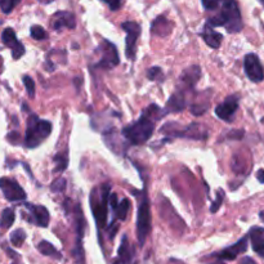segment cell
<instances>
[{"mask_svg":"<svg viewBox=\"0 0 264 264\" xmlns=\"http://www.w3.org/2000/svg\"><path fill=\"white\" fill-rule=\"evenodd\" d=\"M223 198H225V195H223V191L219 190V191H218L217 198H215V201H214V202H213V205H211V208H210L211 213H217L218 209H219L220 205H222Z\"/></svg>","mask_w":264,"mask_h":264,"instance_id":"obj_33","label":"cell"},{"mask_svg":"<svg viewBox=\"0 0 264 264\" xmlns=\"http://www.w3.org/2000/svg\"><path fill=\"white\" fill-rule=\"evenodd\" d=\"M24 85H25V88H26V92H27V94L30 95V97H34L35 95V83H34V80L31 79V77L30 76H24Z\"/></svg>","mask_w":264,"mask_h":264,"instance_id":"obj_30","label":"cell"},{"mask_svg":"<svg viewBox=\"0 0 264 264\" xmlns=\"http://www.w3.org/2000/svg\"><path fill=\"white\" fill-rule=\"evenodd\" d=\"M102 2L107 4L111 11H117L121 7V0H102Z\"/></svg>","mask_w":264,"mask_h":264,"instance_id":"obj_34","label":"cell"},{"mask_svg":"<svg viewBox=\"0 0 264 264\" xmlns=\"http://www.w3.org/2000/svg\"><path fill=\"white\" fill-rule=\"evenodd\" d=\"M76 26V19H75V16L70 12H58L54 16V22H53V27L54 30H61L64 27H67V29H75Z\"/></svg>","mask_w":264,"mask_h":264,"instance_id":"obj_19","label":"cell"},{"mask_svg":"<svg viewBox=\"0 0 264 264\" xmlns=\"http://www.w3.org/2000/svg\"><path fill=\"white\" fill-rule=\"evenodd\" d=\"M54 163H56V173H62L64 170H66L67 165H69V155L65 151L64 153H57L56 157H54Z\"/></svg>","mask_w":264,"mask_h":264,"instance_id":"obj_25","label":"cell"},{"mask_svg":"<svg viewBox=\"0 0 264 264\" xmlns=\"http://www.w3.org/2000/svg\"><path fill=\"white\" fill-rule=\"evenodd\" d=\"M50 190L56 193H62L65 190H66V179L65 178H58L50 186Z\"/></svg>","mask_w":264,"mask_h":264,"instance_id":"obj_29","label":"cell"},{"mask_svg":"<svg viewBox=\"0 0 264 264\" xmlns=\"http://www.w3.org/2000/svg\"><path fill=\"white\" fill-rule=\"evenodd\" d=\"M238 95H230L215 107V115L219 117L220 120H225L227 123H232L233 117H235L236 112L238 110Z\"/></svg>","mask_w":264,"mask_h":264,"instance_id":"obj_10","label":"cell"},{"mask_svg":"<svg viewBox=\"0 0 264 264\" xmlns=\"http://www.w3.org/2000/svg\"><path fill=\"white\" fill-rule=\"evenodd\" d=\"M132 248H130L129 242H128V237L124 236L121 241V245L119 248V263L120 264H130L132 261Z\"/></svg>","mask_w":264,"mask_h":264,"instance_id":"obj_21","label":"cell"},{"mask_svg":"<svg viewBox=\"0 0 264 264\" xmlns=\"http://www.w3.org/2000/svg\"><path fill=\"white\" fill-rule=\"evenodd\" d=\"M186 93L183 90L178 89V92H175L172 97L169 98L167 103V109H165V115L170 114V112H180L186 109Z\"/></svg>","mask_w":264,"mask_h":264,"instance_id":"obj_17","label":"cell"},{"mask_svg":"<svg viewBox=\"0 0 264 264\" xmlns=\"http://www.w3.org/2000/svg\"><path fill=\"white\" fill-rule=\"evenodd\" d=\"M21 0H0V8L2 12L6 14H9L17 6Z\"/></svg>","mask_w":264,"mask_h":264,"instance_id":"obj_27","label":"cell"},{"mask_svg":"<svg viewBox=\"0 0 264 264\" xmlns=\"http://www.w3.org/2000/svg\"><path fill=\"white\" fill-rule=\"evenodd\" d=\"M202 37H204V42L209 45L210 48L213 49H218L222 44V40H223V35L219 34L214 30V27H211L210 25L205 24L204 26V31H202Z\"/></svg>","mask_w":264,"mask_h":264,"instance_id":"obj_18","label":"cell"},{"mask_svg":"<svg viewBox=\"0 0 264 264\" xmlns=\"http://www.w3.org/2000/svg\"><path fill=\"white\" fill-rule=\"evenodd\" d=\"M240 264H256V263L253 258H250V256H243V258L240 260Z\"/></svg>","mask_w":264,"mask_h":264,"instance_id":"obj_35","label":"cell"},{"mask_svg":"<svg viewBox=\"0 0 264 264\" xmlns=\"http://www.w3.org/2000/svg\"><path fill=\"white\" fill-rule=\"evenodd\" d=\"M211 264H226V263H225V261H223V260H220V259H219V260L214 261V263H211Z\"/></svg>","mask_w":264,"mask_h":264,"instance_id":"obj_37","label":"cell"},{"mask_svg":"<svg viewBox=\"0 0 264 264\" xmlns=\"http://www.w3.org/2000/svg\"><path fill=\"white\" fill-rule=\"evenodd\" d=\"M26 209L30 211V222H34L39 227H48L50 220L49 211L43 205H34V204H26Z\"/></svg>","mask_w":264,"mask_h":264,"instance_id":"obj_14","label":"cell"},{"mask_svg":"<svg viewBox=\"0 0 264 264\" xmlns=\"http://www.w3.org/2000/svg\"><path fill=\"white\" fill-rule=\"evenodd\" d=\"M52 133V123L48 120H40L36 115H31L27 120L25 146L27 148H36L42 145Z\"/></svg>","mask_w":264,"mask_h":264,"instance_id":"obj_3","label":"cell"},{"mask_svg":"<svg viewBox=\"0 0 264 264\" xmlns=\"http://www.w3.org/2000/svg\"><path fill=\"white\" fill-rule=\"evenodd\" d=\"M248 245H249V237L245 236V237L240 238L236 243L233 245L228 246V248L223 249L222 251H219L218 254H215L218 259L220 260H235L240 254L245 253L248 250Z\"/></svg>","mask_w":264,"mask_h":264,"instance_id":"obj_12","label":"cell"},{"mask_svg":"<svg viewBox=\"0 0 264 264\" xmlns=\"http://www.w3.org/2000/svg\"><path fill=\"white\" fill-rule=\"evenodd\" d=\"M201 77V70L198 66H191L187 70H185V72L180 76V85L182 88H179V90L183 92H188V90H192L196 87L197 82Z\"/></svg>","mask_w":264,"mask_h":264,"instance_id":"obj_15","label":"cell"},{"mask_svg":"<svg viewBox=\"0 0 264 264\" xmlns=\"http://www.w3.org/2000/svg\"><path fill=\"white\" fill-rule=\"evenodd\" d=\"M2 40H3L4 44L7 47H9L12 49V56H13L14 59H19L25 54V47L21 42H18L16 36V32L13 31V29L8 27L3 31L2 34Z\"/></svg>","mask_w":264,"mask_h":264,"instance_id":"obj_13","label":"cell"},{"mask_svg":"<svg viewBox=\"0 0 264 264\" xmlns=\"http://www.w3.org/2000/svg\"><path fill=\"white\" fill-rule=\"evenodd\" d=\"M0 190L3 192L4 197L11 202H19L26 200V192L24 188L18 185L14 179L11 178H0Z\"/></svg>","mask_w":264,"mask_h":264,"instance_id":"obj_7","label":"cell"},{"mask_svg":"<svg viewBox=\"0 0 264 264\" xmlns=\"http://www.w3.org/2000/svg\"><path fill=\"white\" fill-rule=\"evenodd\" d=\"M30 35L35 40H45L48 36L47 32L42 26H32L31 30H30Z\"/></svg>","mask_w":264,"mask_h":264,"instance_id":"obj_28","label":"cell"},{"mask_svg":"<svg viewBox=\"0 0 264 264\" xmlns=\"http://www.w3.org/2000/svg\"><path fill=\"white\" fill-rule=\"evenodd\" d=\"M260 3H261V4H263V6H264V0H260Z\"/></svg>","mask_w":264,"mask_h":264,"instance_id":"obj_38","label":"cell"},{"mask_svg":"<svg viewBox=\"0 0 264 264\" xmlns=\"http://www.w3.org/2000/svg\"><path fill=\"white\" fill-rule=\"evenodd\" d=\"M99 49L102 52V59L98 64V66L103 67V69H112V67L119 65V53H117L116 47L112 43H110L109 40H103Z\"/></svg>","mask_w":264,"mask_h":264,"instance_id":"obj_11","label":"cell"},{"mask_svg":"<svg viewBox=\"0 0 264 264\" xmlns=\"http://www.w3.org/2000/svg\"><path fill=\"white\" fill-rule=\"evenodd\" d=\"M243 69H245V74L250 82L260 83L264 80V70L255 53L246 54L243 58Z\"/></svg>","mask_w":264,"mask_h":264,"instance_id":"obj_8","label":"cell"},{"mask_svg":"<svg viewBox=\"0 0 264 264\" xmlns=\"http://www.w3.org/2000/svg\"><path fill=\"white\" fill-rule=\"evenodd\" d=\"M153 115L164 116L160 107H157L156 105H151L147 110L143 111V114L134 124L128 125L123 129V135H124V138H127L130 145H143L152 137L156 123V119H153Z\"/></svg>","mask_w":264,"mask_h":264,"instance_id":"obj_1","label":"cell"},{"mask_svg":"<svg viewBox=\"0 0 264 264\" xmlns=\"http://www.w3.org/2000/svg\"><path fill=\"white\" fill-rule=\"evenodd\" d=\"M129 209L130 201L128 198H123V201H120L116 208H115V217L120 220H125L127 219L128 213H129Z\"/></svg>","mask_w":264,"mask_h":264,"instance_id":"obj_24","label":"cell"},{"mask_svg":"<svg viewBox=\"0 0 264 264\" xmlns=\"http://www.w3.org/2000/svg\"><path fill=\"white\" fill-rule=\"evenodd\" d=\"M121 29L127 32V49L125 54L129 59H134L135 52H137V42L139 37L142 29L139 25L134 21H127L121 24Z\"/></svg>","mask_w":264,"mask_h":264,"instance_id":"obj_6","label":"cell"},{"mask_svg":"<svg viewBox=\"0 0 264 264\" xmlns=\"http://www.w3.org/2000/svg\"><path fill=\"white\" fill-rule=\"evenodd\" d=\"M169 125L173 128L172 130H161V133L169 134V138H191V139H206L208 138V133L198 124H191L183 129H175L174 125Z\"/></svg>","mask_w":264,"mask_h":264,"instance_id":"obj_9","label":"cell"},{"mask_svg":"<svg viewBox=\"0 0 264 264\" xmlns=\"http://www.w3.org/2000/svg\"><path fill=\"white\" fill-rule=\"evenodd\" d=\"M206 24L210 25L211 27H225L230 34L240 32L242 30L243 24L237 2L236 0H225L219 13L209 18Z\"/></svg>","mask_w":264,"mask_h":264,"instance_id":"obj_2","label":"cell"},{"mask_svg":"<svg viewBox=\"0 0 264 264\" xmlns=\"http://www.w3.org/2000/svg\"><path fill=\"white\" fill-rule=\"evenodd\" d=\"M110 193H111V186L103 185L99 188V193H97V190H94L90 196V205H92L93 214H94L98 228H103L106 226Z\"/></svg>","mask_w":264,"mask_h":264,"instance_id":"obj_4","label":"cell"},{"mask_svg":"<svg viewBox=\"0 0 264 264\" xmlns=\"http://www.w3.org/2000/svg\"><path fill=\"white\" fill-rule=\"evenodd\" d=\"M172 24L164 16L157 17L151 25V32L156 36H168L172 32Z\"/></svg>","mask_w":264,"mask_h":264,"instance_id":"obj_20","label":"cell"},{"mask_svg":"<svg viewBox=\"0 0 264 264\" xmlns=\"http://www.w3.org/2000/svg\"><path fill=\"white\" fill-rule=\"evenodd\" d=\"M201 2H202V6L206 11H214L225 0H201Z\"/></svg>","mask_w":264,"mask_h":264,"instance_id":"obj_32","label":"cell"},{"mask_svg":"<svg viewBox=\"0 0 264 264\" xmlns=\"http://www.w3.org/2000/svg\"><path fill=\"white\" fill-rule=\"evenodd\" d=\"M25 240H26V233H25V231L21 230V228L11 233V242L13 243L16 248L22 246V243L25 242Z\"/></svg>","mask_w":264,"mask_h":264,"instance_id":"obj_26","label":"cell"},{"mask_svg":"<svg viewBox=\"0 0 264 264\" xmlns=\"http://www.w3.org/2000/svg\"><path fill=\"white\" fill-rule=\"evenodd\" d=\"M256 179L264 185V170L263 169L258 170V173H256Z\"/></svg>","mask_w":264,"mask_h":264,"instance_id":"obj_36","label":"cell"},{"mask_svg":"<svg viewBox=\"0 0 264 264\" xmlns=\"http://www.w3.org/2000/svg\"><path fill=\"white\" fill-rule=\"evenodd\" d=\"M151 232V210H150V200H148L146 191H143L142 198L138 206L137 215V237L139 241V245L143 246L146 242V238Z\"/></svg>","mask_w":264,"mask_h":264,"instance_id":"obj_5","label":"cell"},{"mask_svg":"<svg viewBox=\"0 0 264 264\" xmlns=\"http://www.w3.org/2000/svg\"><path fill=\"white\" fill-rule=\"evenodd\" d=\"M14 219H16V214H14L13 209L11 208L4 209L3 213H2V217H0V227L2 228L12 227V225L14 223Z\"/></svg>","mask_w":264,"mask_h":264,"instance_id":"obj_23","label":"cell"},{"mask_svg":"<svg viewBox=\"0 0 264 264\" xmlns=\"http://www.w3.org/2000/svg\"><path fill=\"white\" fill-rule=\"evenodd\" d=\"M37 250L45 256H50V258L54 259H62V254L54 248V245H52L48 241H40L39 245H37Z\"/></svg>","mask_w":264,"mask_h":264,"instance_id":"obj_22","label":"cell"},{"mask_svg":"<svg viewBox=\"0 0 264 264\" xmlns=\"http://www.w3.org/2000/svg\"><path fill=\"white\" fill-rule=\"evenodd\" d=\"M248 237L250 238L253 250L259 256L264 258V227H251Z\"/></svg>","mask_w":264,"mask_h":264,"instance_id":"obj_16","label":"cell"},{"mask_svg":"<svg viewBox=\"0 0 264 264\" xmlns=\"http://www.w3.org/2000/svg\"><path fill=\"white\" fill-rule=\"evenodd\" d=\"M147 77L150 80H160L164 77V74H163V70L160 67H152L147 71Z\"/></svg>","mask_w":264,"mask_h":264,"instance_id":"obj_31","label":"cell"}]
</instances>
